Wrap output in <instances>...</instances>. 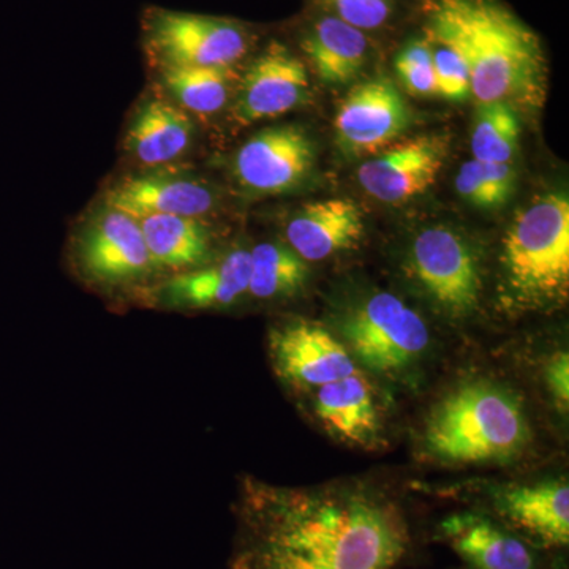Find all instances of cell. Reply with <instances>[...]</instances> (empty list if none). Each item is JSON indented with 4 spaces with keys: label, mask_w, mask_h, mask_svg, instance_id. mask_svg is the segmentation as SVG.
Masks as SVG:
<instances>
[{
    "label": "cell",
    "mask_w": 569,
    "mask_h": 569,
    "mask_svg": "<svg viewBox=\"0 0 569 569\" xmlns=\"http://www.w3.org/2000/svg\"><path fill=\"white\" fill-rule=\"evenodd\" d=\"M162 84L171 99L186 112L212 116L230 102L234 84V69H181L159 70Z\"/></svg>",
    "instance_id": "24"
},
{
    "label": "cell",
    "mask_w": 569,
    "mask_h": 569,
    "mask_svg": "<svg viewBox=\"0 0 569 569\" xmlns=\"http://www.w3.org/2000/svg\"><path fill=\"white\" fill-rule=\"evenodd\" d=\"M309 266L290 246L263 242L250 250L249 295L261 301L295 296L309 280Z\"/></svg>",
    "instance_id": "23"
},
{
    "label": "cell",
    "mask_w": 569,
    "mask_h": 569,
    "mask_svg": "<svg viewBox=\"0 0 569 569\" xmlns=\"http://www.w3.org/2000/svg\"><path fill=\"white\" fill-rule=\"evenodd\" d=\"M238 84L231 116L246 127L301 107L309 96V71L287 43L269 40L250 59Z\"/></svg>",
    "instance_id": "10"
},
{
    "label": "cell",
    "mask_w": 569,
    "mask_h": 569,
    "mask_svg": "<svg viewBox=\"0 0 569 569\" xmlns=\"http://www.w3.org/2000/svg\"><path fill=\"white\" fill-rule=\"evenodd\" d=\"M505 302L509 309H552L569 291V200L552 192L516 216L501 247Z\"/></svg>",
    "instance_id": "4"
},
{
    "label": "cell",
    "mask_w": 569,
    "mask_h": 569,
    "mask_svg": "<svg viewBox=\"0 0 569 569\" xmlns=\"http://www.w3.org/2000/svg\"><path fill=\"white\" fill-rule=\"evenodd\" d=\"M189 112L167 99L149 100L134 114L127 133V151L146 167H163L181 159L193 141Z\"/></svg>",
    "instance_id": "21"
},
{
    "label": "cell",
    "mask_w": 569,
    "mask_h": 569,
    "mask_svg": "<svg viewBox=\"0 0 569 569\" xmlns=\"http://www.w3.org/2000/svg\"><path fill=\"white\" fill-rule=\"evenodd\" d=\"M422 31V29H421ZM432 50L438 96L449 102H463L470 96V71L466 59L449 41L422 31Z\"/></svg>",
    "instance_id": "29"
},
{
    "label": "cell",
    "mask_w": 569,
    "mask_h": 569,
    "mask_svg": "<svg viewBox=\"0 0 569 569\" xmlns=\"http://www.w3.org/2000/svg\"><path fill=\"white\" fill-rule=\"evenodd\" d=\"M318 9L372 37L388 31L400 13V0H316Z\"/></svg>",
    "instance_id": "27"
},
{
    "label": "cell",
    "mask_w": 569,
    "mask_h": 569,
    "mask_svg": "<svg viewBox=\"0 0 569 569\" xmlns=\"http://www.w3.org/2000/svg\"><path fill=\"white\" fill-rule=\"evenodd\" d=\"M448 140L441 134H418L396 141L358 168V182L381 203L402 204L425 194L443 168Z\"/></svg>",
    "instance_id": "13"
},
{
    "label": "cell",
    "mask_w": 569,
    "mask_h": 569,
    "mask_svg": "<svg viewBox=\"0 0 569 569\" xmlns=\"http://www.w3.org/2000/svg\"><path fill=\"white\" fill-rule=\"evenodd\" d=\"M518 111L505 102L479 103L471 130V153L478 162L509 163L518 152Z\"/></svg>",
    "instance_id": "25"
},
{
    "label": "cell",
    "mask_w": 569,
    "mask_h": 569,
    "mask_svg": "<svg viewBox=\"0 0 569 569\" xmlns=\"http://www.w3.org/2000/svg\"><path fill=\"white\" fill-rule=\"evenodd\" d=\"M490 516L542 552L569 545V488L565 479L505 486L490 492Z\"/></svg>",
    "instance_id": "14"
},
{
    "label": "cell",
    "mask_w": 569,
    "mask_h": 569,
    "mask_svg": "<svg viewBox=\"0 0 569 569\" xmlns=\"http://www.w3.org/2000/svg\"><path fill=\"white\" fill-rule=\"evenodd\" d=\"M545 381L549 395L560 411L567 413L569 406V356L567 351L553 355L545 367Z\"/></svg>",
    "instance_id": "30"
},
{
    "label": "cell",
    "mask_w": 569,
    "mask_h": 569,
    "mask_svg": "<svg viewBox=\"0 0 569 569\" xmlns=\"http://www.w3.org/2000/svg\"><path fill=\"white\" fill-rule=\"evenodd\" d=\"M531 440L529 418L519 397L489 378H471L447 392L422 426L426 459L440 466L507 463Z\"/></svg>",
    "instance_id": "3"
},
{
    "label": "cell",
    "mask_w": 569,
    "mask_h": 569,
    "mask_svg": "<svg viewBox=\"0 0 569 569\" xmlns=\"http://www.w3.org/2000/svg\"><path fill=\"white\" fill-rule=\"evenodd\" d=\"M316 167V146L298 126L269 127L254 133L234 157V178L247 192H291Z\"/></svg>",
    "instance_id": "12"
},
{
    "label": "cell",
    "mask_w": 569,
    "mask_h": 569,
    "mask_svg": "<svg viewBox=\"0 0 569 569\" xmlns=\"http://www.w3.org/2000/svg\"><path fill=\"white\" fill-rule=\"evenodd\" d=\"M153 269L192 271L211 263L212 239L201 219L181 216H146L138 219Z\"/></svg>",
    "instance_id": "22"
},
{
    "label": "cell",
    "mask_w": 569,
    "mask_h": 569,
    "mask_svg": "<svg viewBox=\"0 0 569 569\" xmlns=\"http://www.w3.org/2000/svg\"><path fill=\"white\" fill-rule=\"evenodd\" d=\"M413 548L399 498L366 479L242 482L230 569H395Z\"/></svg>",
    "instance_id": "1"
},
{
    "label": "cell",
    "mask_w": 569,
    "mask_h": 569,
    "mask_svg": "<svg viewBox=\"0 0 569 569\" xmlns=\"http://www.w3.org/2000/svg\"><path fill=\"white\" fill-rule=\"evenodd\" d=\"M411 112L396 82L387 77L358 82L337 110L336 140L350 157H372L410 129Z\"/></svg>",
    "instance_id": "9"
},
{
    "label": "cell",
    "mask_w": 569,
    "mask_h": 569,
    "mask_svg": "<svg viewBox=\"0 0 569 569\" xmlns=\"http://www.w3.org/2000/svg\"><path fill=\"white\" fill-rule=\"evenodd\" d=\"M298 47L326 84L355 81L373 54L372 37L320 9L307 18Z\"/></svg>",
    "instance_id": "18"
},
{
    "label": "cell",
    "mask_w": 569,
    "mask_h": 569,
    "mask_svg": "<svg viewBox=\"0 0 569 569\" xmlns=\"http://www.w3.org/2000/svg\"><path fill=\"white\" fill-rule=\"evenodd\" d=\"M268 347L276 376L298 391H313L358 370L342 340L313 321L274 326Z\"/></svg>",
    "instance_id": "11"
},
{
    "label": "cell",
    "mask_w": 569,
    "mask_h": 569,
    "mask_svg": "<svg viewBox=\"0 0 569 569\" xmlns=\"http://www.w3.org/2000/svg\"><path fill=\"white\" fill-rule=\"evenodd\" d=\"M408 274L427 298L451 318L477 312L482 295L481 266L467 239L447 227L422 230L407 261Z\"/></svg>",
    "instance_id": "7"
},
{
    "label": "cell",
    "mask_w": 569,
    "mask_h": 569,
    "mask_svg": "<svg viewBox=\"0 0 569 569\" xmlns=\"http://www.w3.org/2000/svg\"><path fill=\"white\" fill-rule=\"evenodd\" d=\"M73 264L82 280L104 290L134 287L156 272L138 219L110 206L74 238Z\"/></svg>",
    "instance_id": "8"
},
{
    "label": "cell",
    "mask_w": 569,
    "mask_h": 569,
    "mask_svg": "<svg viewBox=\"0 0 569 569\" xmlns=\"http://www.w3.org/2000/svg\"><path fill=\"white\" fill-rule=\"evenodd\" d=\"M437 535L471 569H545L542 550L488 512L448 516L438 523Z\"/></svg>",
    "instance_id": "15"
},
{
    "label": "cell",
    "mask_w": 569,
    "mask_h": 569,
    "mask_svg": "<svg viewBox=\"0 0 569 569\" xmlns=\"http://www.w3.org/2000/svg\"><path fill=\"white\" fill-rule=\"evenodd\" d=\"M250 250L236 249L217 263L179 272L149 290L153 305L170 310H217L249 293Z\"/></svg>",
    "instance_id": "16"
},
{
    "label": "cell",
    "mask_w": 569,
    "mask_h": 569,
    "mask_svg": "<svg viewBox=\"0 0 569 569\" xmlns=\"http://www.w3.org/2000/svg\"><path fill=\"white\" fill-rule=\"evenodd\" d=\"M365 216L347 198L302 206L287 223L288 246L305 261H323L355 249L365 236Z\"/></svg>",
    "instance_id": "19"
},
{
    "label": "cell",
    "mask_w": 569,
    "mask_h": 569,
    "mask_svg": "<svg viewBox=\"0 0 569 569\" xmlns=\"http://www.w3.org/2000/svg\"><path fill=\"white\" fill-rule=\"evenodd\" d=\"M211 187L189 176L149 173L130 176L108 190L104 206L140 219L181 216L201 219L216 208Z\"/></svg>",
    "instance_id": "17"
},
{
    "label": "cell",
    "mask_w": 569,
    "mask_h": 569,
    "mask_svg": "<svg viewBox=\"0 0 569 569\" xmlns=\"http://www.w3.org/2000/svg\"><path fill=\"white\" fill-rule=\"evenodd\" d=\"M421 29L466 59L478 103L537 111L548 93L541 39L500 0H421Z\"/></svg>",
    "instance_id": "2"
},
{
    "label": "cell",
    "mask_w": 569,
    "mask_h": 569,
    "mask_svg": "<svg viewBox=\"0 0 569 569\" xmlns=\"http://www.w3.org/2000/svg\"><path fill=\"white\" fill-rule=\"evenodd\" d=\"M258 36L246 22L152 7L142 17V47L159 70L234 69Z\"/></svg>",
    "instance_id": "5"
},
{
    "label": "cell",
    "mask_w": 569,
    "mask_h": 569,
    "mask_svg": "<svg viewBox=\"0 0 569 569\" xmlns=\"http://www.w3.org/2000/svg\"><path fill=\"white\" fill-rule=\"evenodd\" d=\"M515 168L509 163H485L471 159L459 168L456 190L479 209H498L508 203L516 187Z\"/></svg>",
    "instance_id": "26"
},
{
    "label": "cell",
    "mask_w": 569,
    "mask_h": 569,
    "mask_svg": "<svg viewBox=\"0 0 569 569\" xmlns=\"http://www.w3.org/2000/svg\"><path fill=\"white\" fill-rule=\"evenodd\" d=\"M340 335L351 358L381 376L411 369L430 343L429 328L417 310L387 291L353 307L340 321Z\"/></svg>",
    "instance_id": "6"
},
{
    "label": "cell",
    "mask_w": 569,
    "mask_h": 569,
    "mask_svg": "<svg viewBox=\"0 0 569 569\" xmlns=\"http://www.w3.org/2000/svg\"><path fill=\"white\" fill-rule=\"evenodd\" d=\"M395 69L408 92L417 97L438 96L432 50L422 31L421 36L407 40L397 52Z\"/></svg>",
    "instance_id": "28"
},
{
    "label": "cell",
    "mask_w": 569,
    "mask_h": 569,
    "mask_svg": "<svg viewBox=\"0 0 569 569\" xmlns=\"http://www.w3.org/2000/svg\"><path fill=\"white\" fill-rule=\"evenodd\" d=\"M313 413L329 436L356 448H376L381 436V411L376 391L361 370L316 391Z\"/></svg>",
    "instance_id": "20"
}]
</instances>
